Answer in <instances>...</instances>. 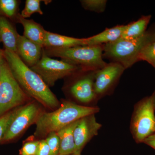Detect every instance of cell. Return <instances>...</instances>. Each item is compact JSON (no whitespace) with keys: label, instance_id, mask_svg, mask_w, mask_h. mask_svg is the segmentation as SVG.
<instances>
[{"label":"cell","instance_id":"ffe728a7","mask_svg":"<svg viewBox=\"0 0 155 155\" xmlns=\"http://www.w3.org/2000/svg\"><path fill=\"white\" fill-rule=\"evenodd\" d=\"M41 0H26L25 8L21 12V17L27 19L35 13L43 15V12L41 8Z\"/></svg>","mask_w":155,"mask_h":155},{"label":"cell","instance_id":"ba28073f","mask_svg":"<svg viewBox=\"0 0 155 155\" xmlns=\"http://www.w3.org/2000/svg\"><path fill=\"white\" fill-rule=\"evenodd\" d=\"M42 113L39 106L34 102L29 103L18 108L17 113L8 126L2 142L9 141L19 136L29 126L36 123Z\"/></svg>","mask_w":155,"mask_h":155},{"label":"cell","instance_id":"d6986e66","mask_svg":"<svg viewBox=\"0 0 155 155\" xmlns=\"http://www.w3.org/2000/svg\"><path fill=\"white\" fill-rule=\"evenodd\" d=\"M19 5L17 0H0V17L17 22Z\"/></svg>","mask_w":155,"mask_h":155},{"label":"cell","instance_id":"5b68a950","mask_svg":"<svg viewBox=\"0 0 155 155\" xmlns=\"http://www.w3.org/2000/svg\"><path fill=\"white\" fill-rule=\"evenodd\" d=\"M30 98L15 79L4 59L0 78V117L11 109L22 105Z\"/></svg>","mask_w":155,"mask_h":155},{"label":"cell","instance_id":"e0dca14e","mask_svg":"<svg viewBox=\"0 0 155 155\" xmlns=\"http://www.w3.org/2000/svg\"><path fill=\"white\" fill-rule=\"evenodd\" d=\"M78 120L69 124L57 132L61 141L59 155L74 154L75 151L74 131Z\"/></svg>","mask_w":155,"mask_h":155},{"label":"cell","instance_id":"ac0fdd59","mask_svg":"<svg viewBox=\"0 0 155 155\" xmlns=\"http://www.w3.org/2000/svg\"><path fill=\"white\" fill-rule=\"evenodd\" d=\"M151 18V15L143 16L137 21L129 23L127 25L121 38L131 40L142 36L145 33L147 26Z\"/></svg>","mask_w":155,"mask_h":155},{"label":"cell","instance_id":"4316f807","mask_svg":"<svg viewBox=\"0 0 155 155\" xmlns=\"http://www.w3.org/2000/svg\"><path fill=\"white\" fill-rule=\"evenodd\" d=\"M143 143L147 145L155 150V133L147 137L143 141Z\"/></svg>","mask_w":155,"mask_h":155},{"label":"cell","instance_id":"4fadbf2b","mask_svg":"<svg viewBox=\"0 0 155 155\" xmlns=\"http://www.w3.org/2000/svg\"><path fill=\"white\" fill-rule=\"evenodd\" d=\"M17 22L22 24L24 29L23 36L44 48L46 31L41 25L32 19H25L19 14Z\"/></svg>","mask_w":155,"mask_h":155},{"label":"cell","instance_id":"7c38bea8","mask_svg":"<svg viewBox=\"0 0 155 155\" xmlns=\"http://www.w3.org/2000/svg\"><path fill=\"white\" fill-rule=\"evenodd\" d=\"M44 48L19 35L17 40V54L28 67H33L41 59Z\"/></svg>","mask_w":155,"mask_h":155},{"label":"cell","instance_id":"5bb4252c","mask_svg":"<svg viewBox=\"0 0 155 155\" xmlns=\"http://www.w3.org/2000/svg\"><path fill=\"white\" fill-rule=\"evenodd\" d=\"M19 35L10 20L0 17V42L2 43L5 49L17 53Z\"/></svg>","mask_w":155,"mask_h":155},{"label":"cell","instance_id":"9c48e42d","mask_svg":"<svg viewBox=\"0 0 155 155\" xmlns=\"http://www.w3.org/2000/svg\"><path fill=\"white\" fill-rule=\"evenodd\" d=\"M125 69L121 64L111 62L96 71L94 88L97 99L104 96L110 90Z\"/></svg>","mask_w":155,"mask_h":155},{"label":"cell","instance_id":"603a6c76","mask_svg":"<svg viewBox=\"0 0 155 155\" xmlns=\"http://www.w3.org/2000/svg\"><path fill=\"white\" fill-rule=\"evenodd\" d=\"M46 138V141L49 147L50 155H59L61 141L58 134L56 132L49 134Z\"/></svg>","mask_w":155,"mask_h":155},{"label":"cell","instance_id":"cb8c5ba5","mask_svg":"<svg viewBox=\"0 0 155 155\" xmlns=\"http://www.w3.org/2000/svg\"><path fill=\"white\" fill-rule=\"evenodd\" d=\"M17 109L16 108L0 117V142H2L8 126L17 113Z\"/></svg>","mask_w":155,"mask_h":155},{"label":"cell","instance_id":"f546056e","mask_svg":"<svg viewBox=\"0 0 155 155\" xmlns=\"http://www.w3.org/2000/svg\"><path fill=\"white\" fill-rule=\"evenodd\" d=\"M78 155L72 154V155Z\"/></svg>","mask_w":155,"mask_h":155},{"label":"cell","instance_id":"f1b7e54d","mask_svg":"<svg viewBox=\"0 0 155 155\" xmlns=\"http://www.w3.org/2000/svg\"><path fill=\"white\" fill-rule=\"evenodd\" d=\"M151 96L152 97L153 103L154 107L155 109V91L154 93Z\"/></svg>","mask_w":155,"mask_h":155},{"label":"cell","instance_id":"52a82bcc","mask_svg":"<svg viewBox=\"0 0 155 155\" xmlns=\"http://www.w3.org/2000/svg\"><path fill=\"white\" fill-rule=\"evenodd\" d=\"M31 69L41 78L49 87L54 86L59 79L82 71L80 67L66 61L50 58L44 49L41 59Z\"/></svg>","mask_w":155,"mask_h":155},{"label":"cell","instance_id":"7402d4cb","mask_svg":"<svg viewBox=\"0 0 155 155\" xmlns=\"http://www.w3.org/2000/svg\"><path fill=\"white\" fill-rule=\"evenodd\" d=\"M80 2L84 8L97 13L104 12L107 3L106 0H82Z\"/></svg>","mask_w":155,"mask_h":155},{"label":"cell","instance_id":"8fae6325","mask_svg":"<svg viewBox=\"0 0 155 155\" xmlns=\"http://www.w3.org/2000/svg\"><path fill=\"white\" fill-rule=\"evenodd\" d=\"M96 71H89L87 74L75 81L70 87L71 94L78 101L89 104L97 99L94 88Z\"/></svg>","mask_w":155,"mask_h":155},{"label":"cell","instance_id":"7a4b0ae2","mask_svg":"<svg viewBox=\"0 0 155 155\" xmlns=\"http://www.w3.org/2000/svg\"><path fill=\"white\" fill-rule=\"evenodd\" d=\"M97 107L79 105L65 101L59 108L51 112H42L35 123L34 136L43 138L52 132H58L69 124L85 116L99 112Z\"/></svg>","mask_w":155,"mask_h":155},{"label":"cell","instance_id":"8992f818","mask_svg":"<svg viewBox=\"0 0 155 155\" xmlns=\"http://www.w3.org/2000/svg\"><path fill=\"white\" fill-rule=\"evenodd\" d=\"M155 110L151 96L143 98L135 106L130 127L137 143H143L147 137L155 133Z\"/></svg>","mask_w":155,"mask_h":155},{"label":"cell","instance_id":"6da1fadb","mask_svg":"<svg viewBox=\"0 0 155 155\" xmlns=\"http://www.w3.org/2000/svg\"><path fill=\"white\" fill-rule=\"evenodd\" d=\"M3 52L14 77L27 95L46 107L58 108L59 101L41 78L27 66L17 53L5 49Z\"/></svg>","mask_w":155,"mask_h":155},{"label":"cell","instance_id":"30bf717a","mask_svg":"<svg viewBox=\"0 0 155 155\" xmlns=\"http://www.w3.org/2000/svg\"><path fill=\"white\" fill-rule=\"evenodd\" d=\"M102 127L97 121L95 114L88 115L78 120L74 131L75 151L74 154L81 155L84 147Z\"/></svg>","mask_w":155,"mask_h":155},{"label":"cell","instance_id":"d4e9b609","mask_svg":"<svg viewBox=\"0 0 155 155\" xmlns=\"http://www.w3.org/2000/svg\"><path fill=\"white\" fill-rule=\"evenodd\" d=\"M40 140L27 142L23 144L19 150V155H35Z\"/></svg>","mask_w":155,"mask_h":155},{"label":"cell","instance_id":"484cf974","mask_svg":"<svg viewBox=\"0 0 155 155\" xmlns=\"http://www.w3.org/2000/svg\"><path fill=\"white\" fill-rule=\"evenodd\" d=\"M35 155H50V149L45 140H40L37 151Z\"/></svg>","mask_w":155,"mask_h":155},{"label":"cell","instance_id":"83f0119b","mask_svg":"<svg viewBox=\"0 0 155 155\" xmlns=\"http://www.w3.org/2000/svg\"><path fill=\"white\" fill-rule=\"evenodd\" d=\"M4 59L5 58H4L3 50L0 48V78H1V73H2V66Z\"/></svg>","mask_w":155,"mask_h":155},{"label":"cell","instance_id":"3957f363","mask_svg":"<svg viewBox=\"0 0 155 155\" xmlns=\"http://www.w3.org/2000/svg\"><path fill=\"white\" fill-rule=\"evenodd\" d=\"M44 50L49 57L61 58L63 61L80 67L83 71H97L107 64L103 59V45L66 48H46Z\"/></svg>","mask_w":155,"mask_h":155},{"label":"cell","instance_id":"277c9868","mask_svg":"<svg viewBox=\"0 0 155 155\" xmlns=\"http://www.w3.org/2000/svg\"><path fill=\"white\" fill-rule=\"evenodd\" d=\"M155 40V33L147 32L139 38L131 40L120 38L116 41L103 45V57L127 69L138 61L142 50Z\"/></svg>","mask_w":155,"mask_h":155},{"label":"cell","instance_id":"44dd1931","mask_svg":"<svg viewBox=\"0 0 155 155\" xmlns=\"http://www.w3.org/2000/svg\"><path fill=\"white\" fill-rule=\"evenodd\" d=\"M138 59V61H147L155 68V40L147 45L142 50Z\"/></svg>","mask_w":155,"mask_h":155},{"label":"cell","instance_id":"9a60e30c","mask_svg":"<svg viewBox=\"0 0 155 155\" xmlns=\"http://www.w3.org/2000/svg\"><path fill=\"white\" fill-rule=\"evenodd\" d=\"M127 25H118L107 28L98 34L84 38V46L104 45L116 41L121 37Z\"/></svg>","mask_w":155,"mask_h":155},{"label":"cell","instance_id":"2e32d148","mask_svg":"<svg viewBox=\"0 0 155 155\" xmlns=\"http://www.w3.org/2000/svg\"><path fill=\"white\" fill-rule=\"evenodd\" d=\"M79 46H84V38H75L46 31L44 48H66Z\"/></svg>","mask_w":155,"mask_h":155}]
</instances>
